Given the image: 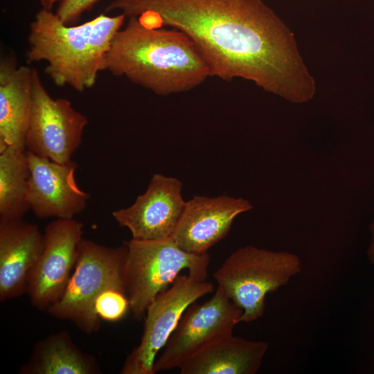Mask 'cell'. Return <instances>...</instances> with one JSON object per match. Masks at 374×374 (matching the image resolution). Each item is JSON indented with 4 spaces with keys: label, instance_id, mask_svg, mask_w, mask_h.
I'll list each match as a JSON object with an SVG mask.
<instances>
[{
    "label": "cell",
    "instance_id": "6da1fadb",
    "mask_svg": "<svg viewBox=\"0 0 374 374\" xmlns=\"http://www.w3.org/2000/svg\"><path fill=\"white\" fill-rule=\"evenodd\" d=\"M105 10L184 32L210 76L250 80L294 103L316 93L293 33L262 0H112Z\"/></svg>",
    "mask_w": 374,
    "mask_h": 374
},
{
    "label": "cell",
    "instance_id": "7a4b0ae2",
    "mask_svg": "<svg viewBox=\"0 0 374 374\" xmlns=\"http://www.w3.org/2000/svg\"><path fill=\"white\" fill-rule=\"evenodd\" d=\"M114 35L106 70L156 94L188 91L210 76L208 66L193 40L176 28L143 24L130 17Z\"/></svg>",
    "mask_w": 374,
    "mask_h": 374
},
{
    "label": "cell",
    "instance_id": "3957f363",
    "mask_svg": "<svg viewBox=\"0 0 374 374\" xmlns=\"http://www.w3.org/2000/svg\"><path fill=\"white\" fill-rule=\"evenodd\" d=\"M126 16L100 14L79 25L64 24L55 12L42 8L30 24L28 62H45L46 74L57 87L82 92L106 70L112 41Z\"/></svg>",
    "mask_w": 374,
    "mask_h": 374
},
{
    "label": "cell",
    "instance_id": "277c9868",
    "mask_svg": "<svg viewBox=\"0 0 374 374\" xmlns=\"http://www.w3.org/2000/svg\"><path fill=\"white\" fill-rule=\"evenodd\" d=\"M299 257L247 245L233 252L214 272L213 278L242 314L240 322L263 316L268 293L287 285L301 271Z\"/></svg>",
    "mask_w": 374,
    "mask_h": 374
},
{
    "label": "cell",
    "instance_id": "5b68a950",
    "mask_svg": "<svg viewBox=\"0 0 374 374\" xmlns=\"http://www.w3.org/2000/svg\"><path fill=\"white\" fill-rule=\"evenodd\" d=\"M127 247H109L82 239L74 271L61 298L47 312L53 317L70 320L87 334L98 330L100 318L95 302L107 290L126 294L124 267Z\"/></svg>",
    "mask_w": 374,
    "mask_h": 374
},
{
    "label": "cell",
    "instance_id": "8992f818",
    "mask_svg": "<svg viewBox=\"0 0 374 374\" xmlns=\"http://www.w3.org/2000/svg\"><path fill=\"white\" fill-rule=\"evenodd\" d=\"M124 244L127 247L124 267L126 295L135 319L145 317L150 304L183 270L200 279L206 278L208 253L187 252L172 237L152 240L132 238Z\"/></svg>",
    "mask_w": 374,
    "mask_h": 374
},
{
    "label": "cell",
    "instance_id": "52a82bcc",
    "mask_svg": "<svg viewBox=\"0 0 374 374\" xmlns=\"http://www.w3.org/2000/svg\"><path fill=\"white\" fill-rule=\"evenodd\" d=\"M213 291L211 282L179 275L147 308L141 341L126 357L121 374H154L158 352L166 345L187 308Z\"/></svg>",
    "mask_w": 374,
    "mask_h": 374
},
{
    "label": "cell",
    "instance_id": "ba28073f",
    "mask_svg": "<svg viewBox=\"0 0 374 374\" xmlns=\"http://www.w3.org/2000/svg\"><path fill=\"white\" fill-rule=\"evenodd\" d=\"M242 311L218 286L202 303L190 305L153 365L154 374L179 368L190 357L213 341L233 334Z\"/></svg>",
    "mask_w": 374,
    "mask_h": 374
},
{
    "label": "cell",
    "instance_id": "9c48e42d",
    "mask_svg": "<svg viewBox=\"0 0 374 374\" xmlns=\"http://www.w3.org/2000/svg\"><path fill=\"white\" fill-rule=\"evenodd\" d=\"M87 118L65 98H53L33 69V105L26 149L57 163L70 162L82 142Z\"/></svg>",
    "mask_w": 374,
    "mask_h": 374
},
{
    "label": "cell",
    "instance_id": "30bf717a",
    "mask_svg": "<svg viewBox=\"0 0 374 374\" xmlns=\"http://www.w3.org/2000/svg\"><path fill=\"white\" fill-rule=\"evenodd\" d=\"M42 253L32 269L27 292L31 304L46 310L62 296L74 269L83 235V224L58 218L44 229Z\"/></svg>",
    "mask_w": 374,
    "mask_h": 374
},
{
    "label": "cell",
    "instance_id": "8fae6325",
    "mask_svg": "<svg viewBox=\"0 0 374 374\" xmlns=\"http://www.w3.org/2000/svg\"><path fill=\"white\" fill-rule=\"evenodd\" d=\"M181 182L176 178L154 174L146 191L128 208L112 216L127 228L133 239L159 240L172 237L184 211Z\"/></svg>",
    "mask_w": 374,
    "mask_h": 374
},
{
    "label": "cell",
    "instance_id": "7c38bea8",
    "mask_svg": "<svg viewBox=\"0 0 374 374\" xmlns=\"http://www.w3.org/2000/svg\"><path fill=\"white\" fill-rule=\"evenodd\" d=\"M29 166L27 200L39 218H73L82 211L89 195L79 188L71 161L60 163L26 150Z\"/></svg>",
    "mask_w": 374,
    "mask_h": 374
},
{
    "label": "cell",
    "instance_id": "4fadbf2b",
    "mask_svg": "<svg viewBox=\"0 0 374 374\" xmlns=\"http://www.w3.org/2000/svg\"><path fill=\"white\" fill-rule=\"evenodd\" d=\"M252 208L250 202L242 198L195 196L186 202L172 238L187 252L206 253L226 235L239 214Z\"/></svg>",
    "mask_w": 374,
    "mask_h": 374
},
{
    "label": "cell",
    "instance_id": "5bb4252c",
    "mask_svg": "<svg viewBox=\"0 0 374 374\" xmlns=\"http://www.w3.org/2000/svg\"><path fill=\"white\" fill-rule=\"evenodd\" d=\"M44 235L23 217L0 220V301L27 292L29 275L44 249Z\"/></svg>",
    "mask_w": 374,
    "mask_h": 374
},
{
    "label": "cell",
    "instance_id": "9a60e30c",
    "mask_svg": "<svg viewBox=\"0 0 374 374\" xmlns=\"http://www.w3.org/2000/svg\"><path fill=\"white\" fill-rule=\"evenodd\" d=\"M34 68L0 64V151L7 147L26 149L33 105Z\"/></svg>",
    "mask_w": 374,
    "mask_h": 374
},
{
    "label": "cell",
    "instance_id": "2e32d148",
    "mask_svg": "<svg viewBox=\"0 0 374 374\" xmlns=\"http://www.w3.org/2000/svg\"><path fill=\"white\" fill-rule=\"evenodd\" d=\"M269 344L235 337H223L185 361L181 374H255Z\"/></svg>",
    "mask_w": 374,
    "mask_h": 374
},
{
    "label": "cell",
    "instance_id": "e0dca14e",
    "mask_svg": "<svg viewBox=\"0 0 374 374\" xmlns=\"http://www.w3.org/2000/svg\"><path fill=\"white\" fill-rule=\"evenodd\" d=\"M23 374H99L96 359L81 351L70 335L60 331L35 344L30 360L21 368Z\"/></svg>",
    "mask_w": 374,
    "mask_h": 374
},
{
    "label": "cell",
    "instance_id": "ac0fdd59",
    "mask_svg": "<svg viewBox=\"0 0 374 374\" xmlns=\"http://www.w3.org/2000/svg\"><path fill=\"white\" fill-rule=\"evenodd\" d=\"M28 179L26 150L9 146L0 151V220L23 217L30 209Z\"/></svg>",
    "mask_w": 374,
    "mask_h": 374
},
{
    "label": "cell",
    "instance_id": "d6986e66",
    "mask_svg": "<svg viewBox=\"0 0 374 374\" xmlns=\"http://www.w3.org/2000/svg\"><path fill=\"white\" fill-rule=\"evenodd\" d=\"M94 308L100 319L114 322L126 314L130 304L125 294L115 290H107L99 295Z\"/></svg>",
    "mask_w": 374,
    "mask_h": 374
},
{
    "label": "cell",
    "instance_id": "ffe728a7",
    "mask_svg": "<svg viewBox=\"0 0 374 374\" xmlns=\"http://www.w3.org/2000/svg\"><path fill=\"white\" fill-rule=\"evenodd\" d=\"M100 0H62L55 11L66 24H75L81 16L90 10Z\"/></svg>",
    "mask_w": 374,
    "mask_h": 374
},
{
    "label": "cell",
    "instance_id": "44dd1931",
    "mask_svg": "<svg viewBox=\"0 0 374 374\" xmlns=\"http://www.w3.org/2000/svg\"><path fill=\"white\" fill-rule=\"evenodd\" d=\"M370 231L371 237L366 254L368 262L371 264L374 265V218L370 226Z\"/></svg>",
    "mask_w": 374,
    "mask_h": 374
},
{
    "label": "cell",
    "instance_id": "7402d4cb",
    "mask_svg": "<svg viewBox=\"0 0 374 374\" xmlns=\"http://www.w3.org/2000/svg\"><path fill=\"white\" fill-rule=\"evenodd\" d=\"M42 8L52 10L53 7L56 3H60L62 0H37Z\"/></svg>",
    "mask_w": 374,
    "mask_h": 374
}]
</instances>
